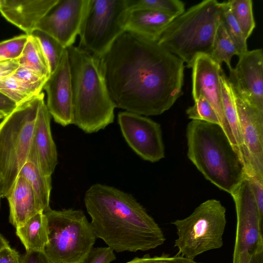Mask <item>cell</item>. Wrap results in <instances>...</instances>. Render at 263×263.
<instances>
[{"mask_svg": "<svg viewBox=\"0 0 263 263\" xmlns=\"http://www.w3.org/2000/svg\"><path fill=\"white\" fill-rule=\"evenodd\" d=\"M4 117L2 114H0V120L2 119H3Z\"/></svg>", "mask_w": 263, "mask_h": 263, "instance_id": "7bdbcfd3", "label": "cell"}, {"mask_svg": "<svg viewBox=\"0 0 263 263\" xmlns=\"http://www.w3.org/2000/svg\"><path fill=\"white\" fill-rule=\"evenodd\" d=\"M126 2L129 9H150L175 17L185 11V4L179 0H126Z\"/></svg>", "mask_w": 263, "mask_h": 263, "instance_id": "4316f807", "label": "cell"}, {"mask_svg": "<svg viewBox=\"0 0 263 263\" xmlns=\"http://www.w3.org/2000/svg\"><path fill=\"white\" fill-rule=\"evenodd\" d=\"M43 89L47 95V108L54 121L63 126L73 122V97L69 60L67 48Z\"/></svg>", "mask_w": 263, "mask_h": 263, "instance_id": "2e32d148", "label": "cell"}, {"mask_svg": "<svg viewBox=\"0 0 263 263\" xmlns=\"http://www.w3.org/2000/svg\"><path fill=\"white\" fill-rule=\"evenodd\" d=\"M59 0H0V13L9 22L30 35Z\"/></svg>", "mask_w": 263, "mask_h": 263, "instance_id": "ac0fdd59", "label": "cell"}, {"mask_svg": "<svg viewBox=\"0 0 263 263\" xmlns=\"http://www.w3.org/2000/svg\"><path fill=\"white\" fill-rule=\"evenodd\" d=\"M235 204L237 222L232 263H250L263 252L262 220L248 179L231 193Z\"/></svg>", "mask_w": 263, "mask_h": 263, "instance_id": "30bf717a", "label": "cell"}, {"mask_svg": "<svg viewBox=\"0 0 263 263\" xmlns=\"http://www.w3.org/2000/svg\"><path fill=\"white\" fill-rule=\"evenodd\" d=\"M187 156L206 179L231 194L247 177L245 165L222 127L192 120L186 127Z\"/></svg>", "mask_w": 263, "mask_h": 263, "instance_id": "277c9868", "label": "cell"}, {"mask_svg": "<svg viewBox=\"0 0 263 263\" xmlns=\"http://www.w3.org/2000/svg\"><path fill=\"white\" fill-rule=\"evenodd\" d=\"M191 68L192 94L194 100L201 96L208 101L216 112L221 127L238 152L223 111L220 81V75L223 71L221 66L214 61L210 57L200 54L195 58Z\"/></svg>", "mask_w": 263, "mask_h": 263, "instance_id": "5bb4252c", "label": "cell"}, {"mask_svg": "<svg viewBox=\"0 0 263 263\" xmlns=\"http://www.w3.org/2000/svg\"><path fill=\"white\" fill-rule=\"evenodd\" d=\"M238 58L228 80L241 98L263 114L262 50H248Z\"/></svg>", "mask_w": 263, "mask_h": 263, "instance_id": "9a60e30c", "label": "cell"}, {"mask_svg": "<svg viewBox=\"0 0 263 263\" xmlns=\"http://www.w3.org/2000/svg\"><path fill=\"white\" fill-rule=\"evenodd\" d=\"M221 14V3L203 1L176 17L157 42L191 68L198 55L210 56Z\"/></svg>", "mask_w": 263, "mask_h": 263, "instance_id": "5b68a950", "label": "cell"}, {"mask_svg": "<svg viewBox=\"0 0 263 263\" xmlns=\"http://www.w3.org/2000/svg\"><path fill=\"white\" fill-rule=\"evenodd\" d=\"M126 263H202L196 262L194 259L176 255L171 256L168 254H162L160 256L151 257L146 254L142 257H135Z\"/></svg>", "mask_w": 263, "mask_h": 263, "instance_id": "836d02e7", "label": "cell"}, {"mask_svg": "<svg viewBox=\"0 0 263 263\" xmlns=\"http://www.w3.org/2000/svg\"><path fill=\"white\" fill-rule=\"evenodd\" d=\"M194 101V104L189 107L186 110L188 118L192 120L202 121L220 126L216 112L206 99L200 96Z\"/></svg>", "mask_w": 263, "mask_h": 263, "instance_id": "4dcf8cb0", "label": "cell"}, {"mask_svg": "<svg viewBox=\"0 0 263 263\" xmlns=\"http://www.w3.org/2000/svg\"><path fill=\"white\" fill-rule=\"evenodd\" d=\"M67 50L72 89L73 124L87 134L97 132L114 122L116 108L99 58L74 45Z\"/></svg>", "mask_w": 263, "mask_h": 263, "instance_id": "3957f363", "label": "cell"}, {"mask_svg": "<svg viewBox=\"0 0 263 263\" xmlns=\"http://www.w3.org/2000/svg\"><path fill=\"white\" fill-rule=\"evenodd\" d=\"M1 196H0V203H1Z\"/></svg>", "mask_w": 263, "mask_h": 263, "instance_id": "ee69618b", "label": "cell"}, {"mask_svg": "<svg viewBox=\"0 0 263 263\" xmlns=\"http://www.w3.org/2000/svg\"><path fill=\"white\" fill-rule=\"evenodd\" d=\"M21 263H51L44 251H30L21 256Z\"/></svg>", "mask_w": 263, "mask_h": 263, "instance_id": "8d00e7d4", "label": "cell"}, {"mask_svg": "<svg viewBox=\"0 0 263 263\" xmlns=\"http://www.w3.org/2000/svg\"><path fill=\"white\" fill-rule=\"evenodd\" d=\"M48 241L44 252L51 263H84L96 236L84 212L72 209L44 211Z\"/></svg>", "mask_w": 263, "mask_h": 263, "instance_id": "52a82bcc", "label": "cell"}, {"mask_svg": "<svg viewBox=\"0 0 263 263\" xmlns=\"http://www.w3.org/2000/svg\"><path fill=\"white\" fill-rule=\"evenodd\" d=\"M44 93L17 105L0 122V196L6 198L27 161Z\"/></svg>", "mask_w": 263, "mask_h": 263, "instance_id": "8992f818", "label": "cell"}, {"mask_svg": "<svg viewBox=\"0 0 263 263\" xmlns=\"http://www.w3.org/2000/svg\"><path fill=\"white\" fill-rule=\"evenodd\" d=\"M250 263H263V252L254 255Z\"/></svg>", "mask_w": 263, "mask_h": 263, "instance_id": "60d3db41", "label": "cell"}, {"mask_svg": "<svg viewBox=\"0 0 263 263\" xmlns=\"http://www.w3.org/2000/svg\"><path fill=\"white\" fill-rule=\"evenodd\" d=\"M234 55L239 57L240 53L221 22L216 30L210 57L220 66L224 62L230 70L232 69L231 59Z\"/></svg>", "mask_w": 263, "mask_h": 263, "instance_id": "d4e9b609", "label": "cell"}, {"mask_svg": "<svg viewBox=\"0 0 263 263\" xmlns=\"http://www.w3.org/2000/svg\"><path fill=\"white\" fill-rule=\"evenodd\" d=\"M30 184L35 196L44 211L49 207L51 190V176L44 175L32 161L27 160L20 174Z\"/></svg>", "mask_w": 263, "mask_h": 263, "instance_id": "603a6c76", "label": "cell"}, {"mask_svg": "<svg viewBox=\"0 0 263 263\" xmlns=\"http://www.w3.org/2000/svg\"><path fill=\"white\" fill-rule=\"evenodd\" d=\"M233 90L245 152L247 176L256 175L263 178V114Z\"/></svg>", "mask_w": 263, "mask_h": 263, "instance_id": "7c38bea8", "label": "cell"}, {"mask_svg": "<svg viewBox=\"0 0 263 263\" xmlns=\"http://www.w3.org/2000/svg\"><path fill=\"white\" fill-rule=\"evenodd\" d=\"M29 35L22 34L0 42V60L18 59Z\"/></svg>", "mask_w": 263, "mask_h": 263, "instance_id": "1f68e13d", "label": "cell"}, {"mask_svg": "<svg viewBox=\"0 0 263 263\" xmlns=\"http://www.w3.org/2000/svg\"><path fill=\"white\" fill-rule=\"evenodd\" d=\"M19 67L18 59L0 60V79L13 75Z\"/></svg>", "mask_w": 263, "mask_h": 263, "instance_id": "74e56055", "label": "cell"}, {"mask_svg": "<svg viewBox=\"0 0 263 263\" xmlns=\"http://www.w3.org/2000/svg\"><path fill=\"white\" fill-rule=\"evenodd\" d=\"M20 66L29 69L39 75L48 78L49 65L39 40L29 35L22 53L18 58Z\"/></svg>", "mask_w": 263, "mask_h": 263, "instance_id": "cb8c5ba5", "label": "cell"}, {"mask_svg": "<svg viewBox=\"0 0 263 263\" xmlns=\"http://www.w3.org/2000/svg\"><path fill=\"white\" fill-rule=\"evenodd\" d=\"M126 0H89L79 47L100 58L124 31Z\"/></svg>", "mask_w": 263, "mask_h": 263, "instance_id": "9c48e42d", "label": "cell"}, {"mask_svg": "<svg viewBox=\"0 0 263 263\" xmlns=\"http://www.w3.org/2000/svg\"><path fill=\"white\" fill-rule=\"evenodd\" d=\"M220 81L221 88L222 104L224 115L231 130L238 154L245 167V152L238 121L233 88L223 71L221 73Z\"/></svg>", "mask_w": 263, "mask_h": 263, "instance_id": "7402d4cb", "label": "cell"}, {"mask_svg": "<svg viewBox=\"0 0 263 263\" xmlns=\"http://www.w3.org/2000/svg\"><path fill=\"white\" fill-rule=\"evenodd\" d=\"M28 160L42 173L51 176L58 164V153L50 128V115L44 98L40 103Z\"/></svg>", "mask_w": 263, "mask_h": 263, "instance_id": "e0dca14e", "label": "cell"}, {"mask_svg": "<svg viewBox=\"0 0 263 263\" xmlns=\"http://www.w3.org/2000/svg\"><path fill=\"white\" fill-rule=\"evenodd\" d=\"M17 106L11 99L0 91V114L4 117L10 114Z\"/></svg>", "mask_w": 263, "mask_h": 263, "instance_id": "ab89813d", "label": "cell"}, {"mask_svg": "<svg viewBox=\"0 0 263 263\" xmlns=\"http://www.w3.org/2000/svg\"><path fill=\"white\" fill-rule=\"evenodd\" d=\"M13 76L36 95L42 92L44 86L48 79L29 69L21 66L19 67Z\"/></svg>", "mask_w": 263, "mask_h": 263, "instance_id": "d6a6232c", "label": "cell"}, {"mask_svg": "<svg viewBox=\"0 0 263 263\" xmlns=\"http://www.w3.org/2000/svg\"><path fill=\"white\" fill-rule=\"evenodd\" d=\"M31 35L39 40L48 61L50 73H52L57 68L66 48L53 37L40 30H35Z\"/></svg>", "mask_w": 263, "mask_h": 263, "instance_id": "83f0119b", "label": "cell"}, {"mask_svg": "<svg viewBox=\"0 0 263 263\" xmlns=\"http://www.w3.org/2000/svg\"><path fill=\"white\" fill-rule=\"evenodd\" d=\"M1 249H2V248H1Z\"/></svg>", "mask_w": 263, "mask_h": 263, "instance_id": "f6af8a7d", "label": "cell"}, {"mask_svg": "<svg viewBox=\"0 0 263 263\" xmlns=\"http://www.w3.org/2000/svg\"><path fill=\"white\" fill-rule=\"evenodd\" d=\"M0 263H21V256L9 245L0 249Z\"/></svg>", "mask_w": 263, "mask_h": 263, "instance_id": "f35d334b", "label": "cell"}, {"mask_svg": "<svg viewBox=\"0 0 263 263\" xmlns=\"http://www.w3.org/2000/svg\"><path fill=\"white\" fill-rule=\"evenodd\" d=\"M229 3L232 14L247 40L256 26L252 1L232 0L229 1Z\"/></svg>", "mask_w": 263, "mask_h": 263, "instance_id": "484cf974", "label": "cell"}, {"mask_svg": "<svg viewBox=\"0 0 263 263\" xmlns=\"http://www.w3.org/2000/svg\"><path fill=\"white\" fill-rule=\"evenodd\" d=\"M226 212L220 201L208 199L188 217L172 222L178 235L174 245L178 249L177 255L194 259L203 252L222 247Z\"/></svg>", "mask_w": 263, "mask_h": 263, "instance_id": "ba28073f", "label": "cell"}, {"mask_svg": "<svg viewBox=\"0 0 263 263\" xmlns=\"http://www.w3.org/2000/svg\"><path fill=\"white\" fill-rule=\"evenodd\" d=\"M0 91L17 105L37 96L13 75L0 79Z\"/></svg>", "mask_w": 263, "mask_h": 263, "instance_id": "f546056e", "label": "cell"}, {"mask_svg": "<svg viewBox=\"0 0 263 263\" xmlns=\"http://www.w3.org/2000/svg\"><path fill=\"white\" fill-rule=\"evenodd\" d=\"M8 245V241L0 234V249Z\"/></svg>", "mask_w": 263, "mask_h": 263, "instance_id": "b9f144b4", "label": "cell"}, {"mask_svg": "<svg viewBox=\"0 0 263 263\" xmlns=\"http://www.w3.org/2000/svg\"><path fill=\"white\" fill-rule=\"evenodd\" d=\"M6 198L10 209L9 221L15 228L37 213L44 212L30 184L21 175Z\"/></svg>", "mask_w": 263, "mask_h": 263, "instance_id": "ffe728a7", "label": "cell"}, {"mask_svg": "<svg viewBox=\"0 0 263 263\" xmlns=\"http://www.w3.org/2000/svg\"><path fill=\"white\" fill-rule=\"evenodd\" d=\"M176 17L146 9H128L124 21L125 31L146 40L158 42L167 26Z\"/></svg>", "mask_w": 263, "mask_h": 263, "instance_id": "d6986e66", "label": "cell"}, {"mask_svg": "<svg viewBox=\"0 0 263 263\" xmlns=\"http://www.w3.org/2000/svg\"><path fill=\"white\" fill-rule=\"evenodd\" d=\"M84 201L96 237L113 251H147L165 240L159 225L130 194L96 183L86 191Z\"/></svg>", "mask_w": 263, "mask_h": 263, "instance_id": "7a4b0ae2", "label": "cell"}, {"mask_svg": "<svg viewBox=\"0 0 263 263\" xmlns=\"http://www.w3.org/2000/svg\"><path fill=\"white\" fill-rule=\"evenodd\" d=\"M247 177L249 181L259 214L263 217V178L258 175Z\"/></svg>", "mask_w": 263, "mask_h": 263, "instance_id": "d590c367", "label": "cell"}, {"mask_svg": "<svg viewBox=\"0 0 263 263\" xmlns=\"http://www.w3.org/2000/svg\"><path fill=\"white\" fill-rule=\"evenodd\" d=\"M16 234L26 251H44L48 241L47 220L44 213H37L16 228Z\"/></svg>", "mask_w": 263, "mask_h": 263, "instance_id": "44dd1931", "label": "cell"}, {"mask_svg": "<svg viewBox=\"0 0 263 263\" xmlns=\"http://www.w3.org/2000/svg\"><path fill=\"white\" fill-rule=\"evenodd\" d=\"M221 22L241 55L248 50L247 40L245 39L239 26L232 14L229 1L221 3Z\"/></svg>", "mask_w": 263, "mask_h": 263, "instance_id": "f1b7e54d", "label": "cell"}, {"mask_svg": "<svg viewBox=\"0 0 263 263\" xmlns=\"http://www.w3.org/2000/svg\"><path fill=\"white\" fill-rule=\"evenodd\" d=\"M89 0H59L37 24L36 29L53 37L64 48L79 34Z\"/></svg>", "mask_w": 263, "mask_h": 263, "instance_id": "4fadbf2b", "label": "cell"}, {"mask_svg": "<svg viewBox=\"0 0 263 263\" xmlns=\"http://www.w3.org/2000/svg\"><path fill=\"white\" fill-rule=\"evenodd\" d=\"M114 251L109 247L93 248L84 263H110L116 259Z\"/></svg>", "mask_w": 263, "mask_h": 263, "instance_id": "e575fe53", "label": "cell"}, {"mask_svg": "<svg viewBox=\"0 0 263 263\" xmlns=\"http://www.w3.org/2000/svg\"><path fill=\"white\" fill-rule=\"evenodd\" d=\"M118 121L126 142L142 159L156 162L165 157L162 131L158 123L127 111L118 113Z\"/></svg>", "mask_w": 263, "mask_h": 263, "instance_id": "8fae6325", "label": "cell"}, {"mask_svg": "<svg viewBox=\"0 0 263 263\" xmlns=\"http://www.w3.org/2000/svg\"><path fill=\"white\" fill-rule=\"evenodd\" d=\"M99 60L116 108L157 116L183 93L184 63L157 42L124 31Z\"/></svg>", "mask_w": 263, "mask_h": 263, "instance_id": "6da1fadb", "label": "cell"}]
</instances>
